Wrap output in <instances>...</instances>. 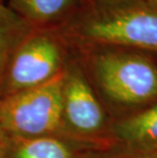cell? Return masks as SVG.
Masks as SVG:
<instances>
[{
    "label": "cell",
    "mask_w": 157,
    "mask_h": 158,
    "mask_svg": "<svg viewBox=\"0 0 157 158\" xmlns=\"http://www.w3.org/2000/svg\"><path fill=\"white\" fill-rule=\"evenodd\" d=\"M149 2V6L157 9V0H147Z\"/></svg>",
    "instance_id": "10"
},
{
    "label": "cell",
    "mask_w": 157,
    "mask_h": 158,
    "mask_svg": "<svg viewBox=\"0 0 157 158\" xmlns=\"http://www.w3.org/2000/svg\"><path fill=\"white\" fill-rule=\"evenodd\" d=\"M100 86L111 99L141 104L157 98V66L135 53H103L95 59Z\"/></svg>",
    "instance_id": "2"
},
{
    "label": "cell",
    "mask_w": 157,
    "mask_h": 158,
    "mask_svg": "<svg viewBox=\"0 0 157 158\" xmlns=\"http://www.w3.org/2000/svg\"><path fill=\"white\" fill-rule=\"evenodd\" d=\"M12 3L27 18L49 22L68 12L75 4V0H12Z\"/></svg>",
    "instance_id": "7"
},
{
    "label": "cell",
    "mask_w": 157,
    "mask_h": 158,
    "mask_svg": "<svg viewBox=\"0 0 157 158\" xmlns=\"http://www.w3.org/2000/svg\"><path fill=\"white\" fill-rule=\"evenodd\" d=\"M18 27L15 19L10 12L0 7V69L10 49L13 32Z\"/></svg>",
    "instance_id": "9"
},
{
    "label": "cell",
    "mask_w": 157,
    "mask_h": 158,
    "mask_svg": "<svg viewBox=\"0 0 157 158\" xmlns=\"http://www.w3.org/2000/svg\"><path fill=\"white\" fill-rule=\"evenodd\" d=\"M63 114L81 132H95L102 126L101 106L88 83L79 73H72L64 83Z\"/></svg>",
    "instance_id": "5"
},
{
    "label": "cell",
    "mask_w": 157,
    "mask_h": 158,
    "mask_svg": "<svg viewBox=\"0 0 157 158\" xmlns=\"http://www.w3.org/2000/svg\"><path fill=\"white\" fill-rule=\"evenodd\" d=\"M148 158H157V155H155V156H151V157H148Z\"/></svg>",
    "instance_id": "11"
},
{
    "label": "cell",
    "mask_w": 157,
    "mask_h": 158,
    "mask_svg": "<svg viewBox=\"0 0 157 158\" xmlns=\"http://www.w3.org/2000/svg\"><path fill=\"white\" fill-rule=\"evenodd\" d=\"M15 158H72V153L60 141L41 137L23 143Z\"/></svg>",
    "instance_id": "8"
},
{
    "label": "cell",
    "mask_w": 157,
    "mask_h": 158,
    "mask_svg": "<svg viewBox=\"0 0 157 158\" xmlns=\"http://www.w3.org/2000/svg\"><path fill=\"white\" fill-rule=\"evenodd\" d=\"M118 134L137 147H157V104L122 120L118 126Z\"/></svg>",
    "instance_id": "6"
},
{
    "label": "cell",
    "mask_w": 157,
    "mask_h": 158,
    "mask_svg": "<svg viewBox=\"0 0 157 158\" xmlns=\"http://www.w3.org/2000/svg\"><path fill=\"white\" fill-rule=\"evenodd\" d=\"M64 83L62 73H57L42 85L21 91L6 100L0 113L3 126L27 136L56 130L63 115Z\"/></svg>",
    "instance_id": "1"
},
{
    "label": "cell",
    "mask_w": 157,
    "mask_h": 158,
    "mask_svg": "<svg viewBox=\"0 0 157 158\" xmlns=\"http://www.w3.org/2000/svg\"><path fill=\"white\" fill-rule=\"evenodd\" d=\"M83 34L96 42L157 52V9L133 6L102 13L85 23Z\"/></svg>",
    "instance_id": "3"
},
{
    "label": "cell",
    "mask_w": 157,
    "mask_h": 158,
    "mask_svg": "<svg viewBox=\"0 0 157 158\" xmlns=\"http://www.w3.org/2000/svg\"><path fill=\"white\" fill-rule=\"evenodd\" d=\"M61 49L52 37L33 36L16 50L9 69V85L25 91L46 83L58 73Z\"/></svg>",
    "instance_id": "4"
}]
</instances>
